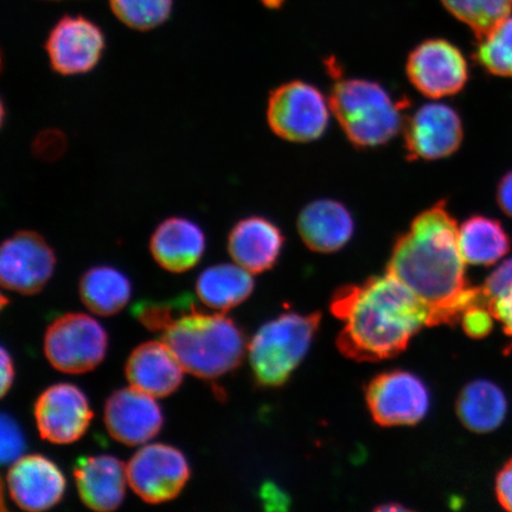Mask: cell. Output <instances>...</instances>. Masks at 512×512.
<instances>
[{
	"label": "cell",
	"instance_id": "6da1fadb",
	"mask_svg": "<svg viewBox=\"0 0 512 512\" xmlns=\"http://www.w3.org/2000/svg\"><path fill=\"white\" fill-rule=\"evenodd\" d=\"M456 220L446 202L415 217L396 240L388 273L400 280L431 315V326L460 322L470 307L489 305L483 287L467 283Z\"/></svg>",
	"mask_w": 512,
	"mask_h": 512
},
{
	"label": "cell",
	"instance_id": "7a4b0ae2",
	"mask_svg": "<svg viewBox=\"0 0 512 512\" xmlns=\"http://www.w3.org/2000/svg\"><path fill=\"white\" fill-rule=\"evenodd\" d=\"M331 312L343 323L338 349L358 362L399 355L424 326H431L427 307L388 272L339 288Z\"/></svg>",
	"mask_w": 512,
	"mask_h": 512
},
{
	"label": "cell",
	"instance_id": "3957f363",
	"mask_svg": "<svg viewBox=\"0 0 512 512\" xmlns=\"http://www.w3.org/2000/svg\"><path fill=\"white\" fill-rule=\"evenodd\" d=\"M162 341L187 373L209 380L238 367L247 347L232 319L201 311L177 320L164 331Z\"/></svg>",
	"mask_w": 512,
	"mask_h": 512
},
{
	"label": "cell",
	"instance_id": "277c9868",
	"mask_svg": "<svg viewBox=\"0 0 512 512\" xmlns=\"http://www.w3.org/2000/svg\"><path fill=\"white\" fill-rule=\"evenodd\" d=\"M329 104L349 142L360 149L389 143L405 123L406 102L395 100L374 81L337 80L331 88Z\"/></svg>",
	"mask_w": 512,
	"mask_h": 512
},
{
	"label": "cell",
	"instance_id": "5b68a950",
	"mask_svg": "<svg viewBox=\"0 0 512 512\" xmlns=\"http://www.w3.org/2000/svg\"><path fill=\"white\" fill-rule=\"evenodd\" d=\"M320 313H285L256 332L248 345L249 360L261 386L279 387L309 352L320 324Z\"/></svg>",
	"mask_w": 512,
	"mask_h": 512
},
{
	"label": "cell",
	"instance_id": "8992f818",
	"mask_svg": "<svg viewBox=\"0 0 512 512\" xmlns=\"http://www.w3.org/2000/svg\"><path fill=\"white\" fill-rule=\"evenodd\" d=\"M329 102L315 86L286 82L267 101V123L275 136L291 143L315 142L329 125Z\"/></svg>",
	"mask_w": 512,
	"mask_h": 512
},
{
	"label": "cell",
	"instance_id": "52a82bcc",
	"mask_svg": "<svg viewBox=\"0 0 512 512\" xmlns=\"http://www.w3.org/2000/svg\"><path fill=\"white\" fill-rule=\"evenodd\" d=\"M106 350L105 330L81 313L57 318L44 338V352L51 366L67 374H83L98 367Z\"/></svg>",
	"mask_w": 512,
	"mask_h": 512
},
{
	"label": "cell",
	"instance_id": "ba28073f",
	"mask_svg": "<svg viewBox=\"0 0 512 512\" xmlns=\"http://www.w3.org/2000/svg\"><path fill=\"white\" fill-rule=\"evenodd\" d=\"M369 411L384 427L411 426L425 418L431 396L418 376L403 370L374 377L366 388Z\"/></svg>",
	"mask_w": 512,
	"mask_h": 512
},
{
	"label": "cell",
	"instance_id": "9c48e42d",
	"mask_svg": "<svg viewBox=\"0 0 512 512\" xmlns=\"http://www.w3.org/2000/svg\"><path fill=\"white\" fill-rule=\"evenodd\" d=\"M406 69L416 91L431 99L462 92L470 76L462 51L440 38L420 43L409 54Z\"/></svg>",
	"mask_w": 512,
	"mask_h": 512
},
{
	"label": "cell",
	"instance_id": "30bf717a",
	"mask_svg": "<svg viewBox=\"0 0 512 512\" xmlns=\"http://www.w3.org/2000/svg\"><path fill=\"white\" fill-rule=\"evenodd\" d=\"M128 484L147 503L171 501L190 477L187 460L176 448L149 445L134 454L126 466Z\"/></svg>",
	"mask_w": 512,
	"mask_h": 512
},
{
	"label": "cell",
	"instance_id": "8fae6325",
	"mask_svg": "<svg viewBox=\"0 0 512 512\" xmlns=\"http://www.w3.org/2000/svg\"><path fill=\"white\" fill-rule=\"evenodd\" d=\"M56 266L53 249L42 235L19 230L0 249V281L6 290L35 294L47 285Z\"/></svg>",
	"mask_w": 512,
	"mask_h": 512
},
{
	"label": "cell",
	"instance_id": "7c38bea8",
	"mask_svg": "<svg viewBox=\"0 0 512 512\" xmlns=\"http://www.w3.org/2000/svg\"><path fill=\"white\" fill-rule=\"evenodd\" d=\"M104 32L89 19L67 16L50 31L46 51L51 69L62 76L85 75L104 56Z\"/></svg>",
	"mask_w": 512,
	"mask_h": 512
},
{
	"label": "cell",
	"instance_id": "4fadbf2b",
	"mask_svg": "<svg viewBox=\"0 0 512 512\" xmlns=\"http://www.w3.org/2000/svg\"><path fill=\"white\" fill-rule=\"evenodd\" d=\"M462 119L451 106L426 104L407 119L405 146L411 160L450 157L463 143Z\"/></svg>",
	"mask_w": 512,
	"mask_h": 512
},
{
	"label": "cell",
	"instance_id": "5bb4252c",
	"mask_svg": "<svg viewBox=\"0 0 512 512\" xmlns=\"http://www.w3.org/2000/svg\"><path fill=\"white\" fill-rule=\"evenodd\" d=\"M88 400L72 384H56L38 398L35 418L41 437L53 444H72L87 431L92 420Z\"/></svg>",
	"mask_w": 512,
	"mask_h": 512
},
{
	"label": "cell",
	"instance_id": "9a60e30c",
	"mask_svg": "<svg viewBox=\"0 0 512 512\" xmlns=\"http://www.w3.org/2000/svg\"><path fill=\"white\" fill-rule=\"evenodd\" d=\"M153 396L136 388L118 390L105 407V424L115 440L127 446L147 443L163 426V414Z\"/></svg>",
	"mask_w": 512,
	"mask_h": 512
},
{
	"label": "cell",
	"instance_id": "2e32d148",
	"mask_svg": "<svg viewBox=\"0 0 512 512\" xmlns=\"http://www.w3.org/2000/svg\"><path fill=\"white\" fill-rule=\"evenodd\" d=\"M10 496L25 511H44L61 501L66 480L57 466L42 456L18 459L10 467L8 477Z\"/></svg>",
	"mask_w": 512,
	"mask_h": 512
},
{
	"label": "cell",
	"instance_id": "e0dca14e",
	"mask_svg": "<svg viewBox=\"0 0 512 512\" xmlns=\"http://www.w3.org/2000/svg\"><path fill=\"white\" fill-rule=\"evenodd\" d=\"M284 235L280 228L262 216H248L234 224L228 235V252L235 264L252 274L271 270L277 264Z\"/></svg>",
	"mask_w": 512,
	"mask_h": 512
},
{
	"label": "cell",
	"instance_id": "ac0fdd59",
	"mask_svg": "<svg viewBox=\"0 0 512 512\" xmlns=\"http://www.w3.org/2000/svg\"><path fill=\"white\" fill-rule=\"evenodd\" d=\"M150 251L164 270L187 272L201 261L206 251V235L196 222L187 217H168L152 233Z\"/></svg>",
	"mask_w": 512,
	"mask_h": 512
},
{
	"label": "cell",
	"instance_id": "d6986e66",
	"mask_svg": "<svg viewBox=\"0 0 512 512\" xmlns=\"http://www.w3.org/2000/svg\"><path fill=\"white\" fill-rule=\"evenodd\" d=\"M184 371L163 341L139 345L126 364L131 386L153 398H165L174 393L181 386Z\"/></svg>",
	"mask_w": 512,
	"mask_h": 512
},
{
	"label": "cell",
	"instance_id": "ffe728a7",
	"mask_svg": "<svg viewBox=\"0 0 512 512\" xmlns=\"http://www.w3.org/2000/svg\"><path fill=\"white\" fill-rule=\"evenodd\" d=\"M76 486L82 502L95 511H113L125 497L127 470L111 456L81 458L74 467Z\"/></svg>",
	"mask_w": 512,
	"mask_h": 512
},
{
	"label": "cell",
	"instance_id": "44dd1931",
	"mask_svg": "<svg viewBox=\"0 0 512 512\" xmlns=\"http://www.w3.org/2000/svg\"><path fill=\"white\" fill-rule=\"evenodd\" d=\"M298 232L313 252L334 253L354 235L355 222L344 204L318 200L307 204L298 216Z\"/></svg>",
	"mask_w": 512,
	"mask_h": 512
},
{
	"label": "cell",
	"instance_id": "7402d4cb",
	"mask_svg": "<svg viewBox=\"0 0 512 512\" xmlns=\"http://www.w3.org/2000/svg\"><path fill=\"white\" fill-rule=\"evenodd\" d=\"M508 413V401L497 384L488 380L473 381L462 390L457 414L472 432L490 433L501 427Z\"/></svg>",
	"mask_w": 512,
	"mask_h": 512
},
{
	"label": "cell",
	"instance_id": "603a6c76",
	"mask_svg": "<svg viewBox=\"0 0 512 512\" xmlns=\"http://www.w3.org/2000/svg\"><path fill=\"white\" fill-rule=\"evenodd\" d=\"M458 242L466 264L475 266L494 265L511 249L503 224L484 215H473L459 227Z\"/></svg>",
	"mask_w": 512,
	"mask_h": 512
},
{
	"label": "cell",
	"instance_id": "cb8c5ba5",
	"mask_svg": "<svg viewBox=\"0 0 512 512\" xmlns=\"http://www.w3.org/2000/svg\"><path fill=\"white\" fill-rule=\"evenodd\" d=\"M252 273L238 264H221L207 268L197 279L196 290L203 304L226 311L251 296Z\"/></svg>",
	"mask_w": 512,
	"mask_h": 512
},
{
	"label": "cell",
	"instance_id": "d4e9b609",
	"mask_svg": "<svg viewBox=\"0 0 512 512\" xmlns=\"http://www.w3.org/2000/svg\"><path fill=\"white\" fill-rule=\"evenodd\" d=\"M80 296L88 310L96 315H117L130 300V280L113 267H93L81 279Z\"/></svg>",
	"mask_w": 512,
	"mask_h": 512
},
{
	"label": "cell",
	"instance_id": "484cf974",
	"mask_svg": "<svg viewBox=\"0 0 512 512\" xmlns=\"http://www.w3.org/2000/svg\"><path fill=\"white\" fill-rule=\"evenodd\" d=\"M448 12L467 25L479 38L507 19L512 0H441Z\"/></svg>",
	"mask_w": 512,
	"mask_h": 512
},
{
	"label": "cell",
	"instance_id": "4316f807",
	"mask_svg": "<svg viewBox=\"0 0 512 512\" xmlns=\"http://www.w3.org/2000/svg\"><path fill=\"white\" fill-rule=\"evenodd\" d=\"M475 59L486 72L512 79V17L479 38Z\"/></svg>",
	"mask_w": 512,
	"mask_h": 512
},
{
	"label": "cell",
	"instance_id": "83f0119b",
	"mask_svg": "<svg viewBox=\"0 0 512 512\" xmlns=\"http://www.w3.org/2000/svg\"><path fill=\"white\" fill-rule=\"evenodd\" d=\"M115 17L126 27L149 31L168 21L172 0H110Z\"/></svg>",
	"mask_w": 512,
	"mask_h": 512
},
{
	"label": "cell",
	"instance_id": "f1b7e54d",
	"mask_svg": "<svg viewBox=\"0 0 512 512\" xmlns=\"http://www.w3.org/2000/svg\"><path fill=\"white\" fill-rule=\"evenodd\" d=\"M197 311L195 299L191 294H183L169 302H140L132 307L133 315L145 328L163 332L177 320Z\"/></svg>",
	"mask_w": 512,
	"mask_h": 512
},
{
	"label": "cell",
	"instance_id": "f546056e",
	"mask_svg": "<svg viewBox=\"0 0 512 512\" xmlns=\"http://www.w3.org/2000/svg\"><path fill=\"white\" fill-rule=\"evenodd\" d=\"M0 432H2V456L3 465L14 464L18 459H21L25 450V441L21 428L16 424V421L11 416L2 415V425H0Z\"/></svg>",
	"mask_w": 512,
	"mask_h": 512
},
{
	"label": "cell",
	"instance_id": "4dcf8cb0",
	"mask_svg": "<svg viewBox=\"0 0 512 512\" xmlns=\"http://www.w3.org/2000/svg\"><path fill=\"white\" fill-rule=\"evenodd\" d=\"M494 319L489 305L478 304L463 313L460 323H462L466 335L479 339L490 334L494 328Z\"/></svg>",
	"mask_w": 512,
	"mask_h": 512
},
{
	"label": "cell",
	"instance_id": "1f68e13d",
	"mask_svg": "<svg viewBox=\"0 0 512 512\" xmlns=\"http://www.w3.org/2000/svg\"><path fill=\"white\" fill-rule=\"evenodd\" d=\"M512 286V258L505 260L503 264L496 268L486 279L483 290L489 302L492 298L501 294L507 288Z\"/></svg>",
	"mask_w": 512,
	"mask_h": 512
},
{
	"label": "cell",
	"instance_id": "d6a6232c",
	"mask_svg": "<svg viewBox=\"0 0 512 512\" xmlns=\"http://www.w3.org/2000/svg\"><path fill=\"white\" fill-rule=\"evenodd\" d=\"M489 309L504 331L512 338V286L489 302Z\"/></svg>",
	"mask_w": 512,
	"mask_h": 512
},
{
	"label": "cell",
	"instance_id": "836d02e7",
	"mask_svg": "<svg viewBox=\"0 0 512 512\" xmlns=\"http://www.w3.org/2000/svg\"><path fill=\"white\" fill-rule=\"evenodd\" d=\"M495 490L499 504L512 512V458L498 472Z\"/></svg>",
	"mask_w": 512,
	"mask_h": 512
},
{
	"label": "cell",
	"instance_id": "e575fe53",
	"mask_svg": "<svg viewBox=\"0 0 512 512\" xmlns=\"http://www.w3.org/2000/svg\"><path fill=\"white\" fill-rule=\"evenodd\" d=\"M496 198L499 208L512 219V170L498 183Z\"/></svg>",
	"mask_w": 512,
	"mask_h": 512
},
{
	"label": "cell",
	"instance_id": "d590c367",
	"mask_svg": "<svg viewBox=\"0 0 512 512\" xmlns=\"http://www.w3.org/2000/svg\"><path fill=\"white\" fill-rule=\"evenodd\" d=\"M0 363H2V396L9 392L12 381H14V364H12V360L8 351L5 348H2L0 351Z\"/></svg>",
	"mask_w": 512,
	"mask_h": 512
}]
</instances>
